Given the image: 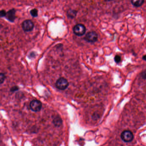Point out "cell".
Masks as SVG:
<instances>
[{"label":"cell","mask_w":146,"mask_h":146,"mask_svg":"<svg viewBox=\"0 0 146 146\" xmlns=\"http://www.w3.org/2000/svg\"><path fill=\"white\" fill-rule=\"evenodd\" d=\"M53 123L55 126L59 127L62 124V121L60 117H56L54 119Z\"/></svg>","instance_id":"obj_10"},{"label":"cell","mask_w":146,"mask_h":146,"mask_svg":"<svg viewBox=\"0 0 146 146\" xmlns=\"http://www.w3.org/2000/svg\"><path fill=\"white\" fill-rule=\"evenodd\" d=\"M16 10L12 9L7 12L6 17L11 22H14L16 19Z\"/></svg>","instance_id":"obj_7"},{"label":"cell","mask_w":146,"mask_h":146,"mask_svg":"<svg viewBox=\"0 0 146 146\" xmlns=\"http://www.w3.org/2000/svg\"><path fill=\"white\" fill-rule=\"evenodd\" d=\"M144 2L143 0H133L131 1V3L134 7H138L142 5Z\"/></svg>","instance_id":"obj_9"},{"label":"cell","mask_w":146,"mask_h":146,"mask_svg":"<svg viewBox=\"0 0 146 146\" xmlns=\"http://www.w3.org/2000/svg\"><path fill=\"white\" fill-rule=\"evenodd\" d=\"M98 35L94 31L88 32L84 37V40L88 42L94 43L98 40Z\"/></svg>","instance_id":"obj_3"},{"label":"cell","mask_w":146,"mask_h":146,"mask_svg":"<svg viewBox=\"0 0 146 146\" xmlns=\"http://www.w3.org/2000/svg\"><path fill=\"white\" fill-rule=\"evenodd\" d=\"M86 27L84 25L81 24L76 25L73 27V32L75 35L78 36H82L84 35L86 32Z\"/></svg>","instance_id":"obj_2"},{"label":"cell","mask_w":146,"mask_h":146,"mask_svg":"<svg viewBox=\"0 0 146 146\" xmlns=\"http://www.w3.org/2000/svg\"><path fill=\"white\" fill-rule=\"evenodd\" d=\"M19 88L17 86H14V87H13L11 88V92H15V91H17V90H18Z\"/></svg>","instance_id":"obj_15"},{"label":"cell","mask_w":146,"mask_h":146,"mask_svg":"<svg viewBox=\"0 0 146 146\" xmlns=\"http://www.w3.org/2000/svg\"><path fill=\"white\" fill-rule=\"evenodd\" d=\"M142 77L144 79H146V72H143L142 74Z\"/></svg>","instance_id":"obj_16"},{"label":"cell","mask_w":146,"mask_h":146,"mask_svg":"<svg viewBox=\"0 0 146 146\" xmlns=\"http://www.w3.org/2000/svg\"><path fill=\"white\" fill-rule=\"evenodd\" d=\"M7 13L5 11V10H2L0 12V17H1L2 18L3 17H5L6 16Z\"/></svg>","instance_id":"obj_14"},{"label":"cell","mask_w":146,"mask_h":146,"mask_svg":"<svg viewBox=\"0 0 146 146\" xmlns=\"http://www.w3.org/2000/svg\"><path fill=\"white\" fill-rule=\"evenodd\" d=\"M121 58L120 56L118 55H116L114 57V61L117 63H119L121 61Z\"/></svg>","instance_id":"obj_13"},{"label":"cell","mask_w":146,"mask_h":146,"mask_svg":"<svg viewBox=\"0 0 146 146\" xmlns=\"http://www.w3.org/2000/svg\"><path fill=\"white\" fill-rule=\"evenodd\" d=\"M69 84L66 78L61 77L59 78L56 81L55 86L57 88L60 90H64L68 88Z\"/></svg>","instance_id":"obj_1"},{"label":"cell","mask_w":146,"mask_h":146,"mask_svg":"<svg viewBox=\"0 0 146 146\" xmlns=\"http://www.w3.org/2000/svg\"><path fill=\"white\" fill-rule=\"evenodd\" d=\"M30 14L34 17H36L38 16V10L36 9H33L30 11Z\"/></svg>","instance_id":"obj_11"},{"label":"cell","mask_w":146,"mask_h":146,"mask_svg":"<svg viewBox=\"0 0 146 146\" xmlns=\"http://www.w3.org/2000/svg\"><path fill=\"white\" fill-rule=\"evenodd\" d=\"M142 59L143 60H145V61H146V55L143 56Z\"/></svg>","instance_id":"obj_17"},{"label":"cell","mask_w":146,"mask_h":146,"mask_svg":"<svg viewBox=\"0 0 146 146\" xmlns=\"http://www.w3.org/2000/svg\"><path fill=\"white\" fill-rule=\"evenodd\" d=\"M77 13V11L76 10L70 9L67 12V15L68 17L71 19H73L76 17Z\"/></svg>","instance_id":"obj_8"},{"label":"cell","mask_w":146,"mask_h":146,"mask_svg":"<svg viewBox=\"0 0 146 146\" xmlns=\"http://www.w3.org/2000/svg\"><path fill=\"white\" fill-rule=\"evenodd\" d=\"M121 138L123 141L129 142L131 141L134 138L133 133L129 130L124 131L121 134Z\"/></svg>","instance_id":"obj_5"},{"label":"cell","mask_w":146,"mask_h":146,"mask_svg":"<svg viewBox=\"0 0 146 146\" xmlns=\"http://www.w3.org/2000/svg\"><path fill=\"white\" fill-rule=\"evenodd\" d=\"M5 78V75L4 73H1V74H0V82H1V84H2L4 83Z\"/></svg>","instance_id":"obj_12"},{"label":"cell","mask_w":146,"mask_h":146,"mask_svg":"<svg viewBox=\"0 0 146 146\" xmlns=\"http://www.w3.org/2000/svg\"><path fill=\"white\" fill-rule=\"evenodd\" d=\"M34 23L29 19L25 20L22 24V28L25 32L31 31L34 29Z\"/></svg>","instance_id":"obj_6"},{"label":"cell","mask_w":146,"mask_h":146,"mask_svg":"<svg viewBox=\"0 0 146 146\" xmlns=\"http://www.w3.org/2000/svg\"><path fill=\"white\" fill-rule=\"evenodd\" d=\"M42 104L38 100H33L30 103V108L33 111H40L42 109Z\"/></svg>","instance_id":"obj_4"}]
</instances>
